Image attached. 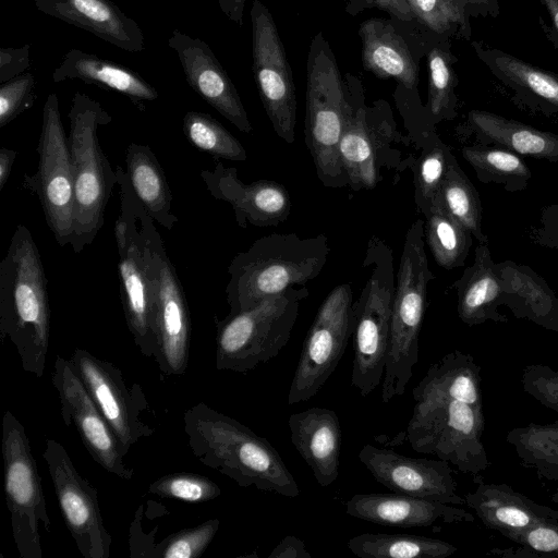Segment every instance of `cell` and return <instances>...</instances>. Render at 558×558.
I'll list each match as a JSON object with an SVG mask.
<instances>
[{"label": "cell", "instance_id": "cell-1", "mask_svg": "<svg viewBox=\"0 0 558 558\" xmlns=\"http://www.w3.org/2000/svg\"><path fill=\"white\" fill-rule=\"evenodd\" d=\"M481 366L454 350L427 369L412 390L415 401L405 439L420 453L448 461L462 473L480 474L490 465L484 432Z\"/></svg>", "mask_w": 558, "mask_h": 558}, {"label": "cell", "instance_id": "cell-2", "mask_svg": "<svg viewBox=\"0 0 558 558\" xmlns=\"http://www.w3.org/2000/svg\"><path fill=\"white\" fill-rule=\"evenodd\" d=\"M183 429L192 454L240 487L254 486L288 498L300 495L278 451L235 418L198 402L185 411Z\"/></svg>", "mask_w": 558, "mask_h": 558}, {"label": "cell", "instance_id": "cell-3", "mask_svg": "<svg viewBox=\"0 0 558 558\" xmlns=\"http://www.w3.org/2000/svg\"><path fill=\"white\" fill-rule=\"evenodd\" d=\"M47 277L37 244L19 225L0 262V338L16 349L24 372L41 377L50 337Z\"/></svg>", "mask_w": 558, "mask_h": 558}, {"label": "cell", "instance_id": "cell-4", "mask_svg": "<svg viewBox=\"0 0 558 558\" xmlns=\"http://www.w3.org/2000/svg\"><path fill=\"white\" fill-rule=\"evenodd\" d=\"M328 238L295 233L262 236L238 253L228 267L229 314L246 311L264 299L316 278L329 256Z\"/></svg>", "mask_w": 558, "mask_h": 558}, {"label": "cell", "instance_id": "cell-5", "mask_svg": "<svg viewBox=\"0 0 558 558\" xmlns=\"http://www.w3.org/2000/svg\"><path fill=\"white\" fill-rule=\"evenodd\" d=\"M351 109L349 82L342 77L328 40L318 32L307 54L304 133L318 180L325 187L348 186L340 142Z\"/></svg>", "mask_w": 558, "mask_h": 558}, {"label": "cell", "instance_id": "cell-6", "mask_svg": "<svg viewBox=\"0 0 558 558\" xmlns=\"http://www.w3.org/2000/svg\"><path fill=\"white\" fill-rule=\"evenodd\" d=\"M68 135L74 177V211L70 246L82 252L99 233L117 172L104 154L98 130L112 121L101 104L76 92L69 111Z\"/></svg>", "mask_w": 558, "mask_h": 558}, {"label": "cell", "instance_id": "cell-7", "mask_svg": "<svg viewBox=\"0 0 558 558\" xmlns=\"http://www.w3.org/2000/svg\"><path fill=\"white\" fill-rule=\"evenodd\" d=\"M434 279L425 252L424 222L415 220L405 234L397 274L390 338L381 383V401L402 396L418 361L427 286Z\"/></svg>", "mask_w": 558, "mask_h": 558}, {"label": "cell", "instance_id": "cell-8", "mask_svg": "<svg viewBox=\"0 0 558 558\" xmlns=\"http://www.w3.org/2000/svg\"><path fill=\"white\" fill-rule=\"evenodd\" d=\"M363 267L369 269V276L353 303L351 385L362 397H367L383 383L388 354L396 290L390 246L378 236H372L367 242Z\"/></svg>", "mask_w": 558, "mask_h": 558}, {"label": "cell", "instance_id": "cell-9", "mask_svg": "<svg viewBox=\"0 0 558 558\" xmlns=\"http://www.w3.org/2000/svg\"><path fill=\"white\" fill-rule=\"evenodd\" d=\"M308 289L291 287L217 322L216 368L246 373L276 357L289 341Z\"/></svg>", "mask_w": 558, "mask_h": 558}, {"label": "cell", "instance_id": "cell-10", "mask_svg": "<svg viewBox=\"0 0 558 558\" xmlns=\"http://www.w3.org/2000/svg\"><path fill=\"white\" fill-rule=\"evenodd\" d=\"M138 225L151 278L156 361L167 376L183 375L189 364L191 318L185 293L155 221L141 204Z\"/></svg>", "mask_w": 558, "mask_h": 558}, {"label": "cell", "instance_id": "cell-11", "mask_svg": "<svg viewBox=\"0 0 558 558\" xmlns=\"http://www.w3.org/2000/svg\"><path fill=\"white\" fill-rule=\"evenodd\" d=\"M120 186V214L113 234L119 256L118 272L121 303L130 333L145 357H155L154 295L151 278L138 225L141 203L131 187L125 170L116 167Z\"/></svg>", "mask_w": 558, "mask_h": 558}, {"label": "cell", "instance_id": "cell-12", "mask_svg": "<svg viewBox=\"0 0 558 558\" xmlns=\"http://www.w3.org/2000/svg\"><path fill=\"white\" fill-rule=\"evenodd\" d=\"M3 484L12 535L21 558H43L39 525L51 532L36 460L24 425L11 412L2 418Z\"/></svg>", "mask_w": 558, "mask_h": 558}, {"label": "cell", "instance_id": "cell-13", "mask_svg": "<svg viewBox=\"0 0 558 558\" xmlns=\"http://www.w3.org/2000/svg\"><path fill=\"white\" fill-rule=\"evenodd\" d=\"M37 153V171L24 174L22 186L38 197L54 240L65 246L72 235L74 177L69 138L54 93L47 96L44 105Z\"/></svg>", "mask_w": 558, "mask_h": 558}, {"label": "cell", "instance_id": "cell-14", "mask_svg": "<svg viewBox=\"0 0 558 558\" xmlns=\"http://www.w3.org/2000/svg\"><path fill=\"white\" fill-rule=\"evenodd\" d=\"M352 95V109L340 142V157L353 191L369 190L381 180V169L399 161L392 144L400 137L389 106L375 101L365 105L363 86L347 73Z\"/></svg>", "mask_w": 558, "mask_h": 558}, {"label": "cell", "instance_id": "cell-15", "mask_svg": "<svg viewBox=\"0 0 558 558\" xmlns=\"http://www.w3.org/2000/svg\"><path fill=\"white\" fill-rule=\"evenodd\" d=\"M353 333L350 283L333 288L319 306L306 333L288 393V404L314 397L335 372Z\"/></svg>", "mask_w": 558, "mask_h": 558}, {"label": "cell", "instance_id": "cell-16", "mask_svg": "<svg viewBox=\"0 0 558 558\" xmlns=\"http://www.w3.org/2000/svg\"><path fill=\"white\" fill-rule=\"evenodd\" d=\"M253 74L275 133L287 144L295 140L296 97L291 66L275 20L260 0L251 11Z\"/></svg>", "mask_w": 558, "mask_h": 558}, {"label": "cell", "instance_id": "cell-17", "mask_svg": "<svg viewBox=\"0 0 558 558\" xmlns=\"http://www.w3.org/2000/svg\"><path fill=\"white\" fill-rule=\"evenodd\" d=\"M46 461L65 525L84 558H109L112 537L106 529L98 492L74 466L65 448L47 439Z\"/></svg>", "mask_w": 558, "mask_h": 558}, {"label": "cell", "instance_id": "cell-18", "mask_svg": "<svg viewBox=\"0 0 558 558\" xmlns=\"http://www.w3.org/2000/svg\"><path fill=\"white\" fill-rule=\"evenodd\" d=\"M70 361L104 418L117 437L123 454L142 438L154 434L155 428L143 421L148 403L138 384L130 390L122 372L112 363L76 348Z\"/></svg>", "mask_w": 558, "mask_h": 558}, {"label": "cell", "instance_id": "cell-19", "mask_svg": "<svg viewBox=\"0 0 558 558\" xmlns=\"http://www.w3.org/2000/svg\"><path fill=\"white\" fill-rule=\"evenodd\" d=\"M51 381L59 397L60 412L65 426H75L84 447L105 471L131 481L134 476L133 468L125 463L117 437L70 360L57 356Z\"/></svg>", "mask_w": 558, "mask_h": 558}, {"label": "cell", "instance_id": "cell-20", "mask_svg": "<svg viewBox=\"0 0 558 558\" xmlns=\"http://www.w3.org/2000/svg\"><path fill=\"white\" fill-rule=\"evenodd\" d=\"M359 459L376 482L392 493L465 505V499L457 494V482L448 461L411 458L369 444L361 448Z\"/></svg>", "mask_w": 558, "mask_h": 558}, {"label": "cell", "instance_id": "cell-21", "mask_svg": "<svg viewBox=\"0 0 558 558\" xmlns=\"http://www.w3.org/2000/svg\"><path fill=\"white\" fill-rule=\"evenodd\" d=\"M168 46L177 53L190 87L238 130H253L231 78L204 40L174 29Z\"/></svg>", "mask_w": 558, "mask_h": 558}, {"label": "cell", "instance_id": "cell-22", "mask_svg": "<svg viewBox=\"0 0 558 558\" xmlns=\"http://www.w3.org/2000/svg\"><path fill=\"white\" fill-rule=\"evenodd\" d=\"M201 178L210 195L228 203L234 213L236 225L271 227L284 222L291 211V198L282 184L271 180L244 183L238 170L217 161L213 169H205Z\"/></svg>", "mask_w": 558, "mask_h": 558}, {"label": "cell", "instance_id": "cell-23", "mask_svg": "<svg viewBox=\"0 0 558 558\" xmlns=\"http://www.w3.org/2000/svg\"><path fill=\"white\" fill-rule=\"evenodd\" d=\"M477 58L512 95L517 106L546 118L558 116V74L507 51L472 40Z\"/></svg>", "mask_w": 558, "mask_h": 558}, {"label": "cell", "instance_id": "cell-24", "mask_svg": "<svg viewBox=\"0 0 558 558\" xmlns=\"http://www.w3.org/2000/svg\"><path fill=\"white\" fill-rule=\"evenodd\" d=\"M344 506L347 514L384 526L427 527L474 521L470 512L453 505L397 493L356 494Z\"/></svg>", "mask_w": 558, "mask_h": 558}, {"label": "cell", "instance_id": "cell-25", "mask_svg": "<svg viewBox=\"0 0 558 558\" xmlns=\"http://www.w3.org/2000/svg\"><path fill=\"white\" fill-rule=\"evenodd\" d=\"M47 15L85 29L128 52L145 49L140 25L111 0H32Z\"/></svg>", "mask_w": 558, "mask_h": 558}, {"label": "cell", "instance_id": "cell-26", "mask_svg": "<svg viewBox=\"0 0 558 558\" xmlns=\"http://www.w3.org/2000/svg\"><path fill=\"white\" fill-rule=\"evenodd\" d=\"M464 499L485 526L508 539L537 525L558 523L557 510L535 502L507 484L480 483Z\"/></svg>", "mask_w": 558, "mask_h": 558}, {"label": "cell", "instance_id": "cell-27", "mask_svg": "<svg viewBox=\"0 0 558 558\" xmlns=\"http://www.w3.org/2000/svg\"><path fill=\"white\" fill-rule=\"evenodd\" d=\"M293 446L312 470L322 487L331 485L339 475L341 427L335 411L310 408L290 415Z\"/></svg>", "mask_w": 558, "mask_h": 558}, {"label": "cell", "instance_id": "cell-28", "mask_svg": "<svg viewBox=\"0 0 558 558\" xmlns=\"http://www.w3.org/2000/svg\"><path fill=\"white\" fill-rule=\"evenodd\" d=\"M474 144L509 149L520 156L558 163V134L538 130L500 114L473 109L457 129Z\"/></svg>", "mask_w": 558, "mask_h": 558}, {"label": "cell", "instance_id": "cell-29", "mask_svg": "<svg viewBox=\"0 0 558 558\" xmlns=\"http://www.w3.org/2000/svg\"><path fill=\"white\" fill-rule=\"evenodd\" d=\"M496 266L501 280V306L519 319L558 332V298L544 278L527 265L512 260Z\"/></svg>", "mask_w": 558, "mask_h": 558}, {"label": "cell", "instance_id": "cell-30", "mask_svg": "<svg viewBox=\"0 0 558 558\" xmlns=\"http://www.w3.org/2000/svg\"><path fill=\"white\" fill-rule=\"evenodd\" d=\"M363 68L381 80L392 78L403 87L413 89L418 82L417 61L396 26L384 19H369L361 23Z\"/></svg>", "mask_w": 558, "mask_h": 558}, {"label": "cell", "instance_id": "cell-31", "mask_svg": "<svg viewBox=\"0 0 558 558\" xmlns=\"http://www.w3.org/2000/svg\"><path fill=\"white\" fill-rule=\"evenodd\" d=\"M66 80H80L117 92L141 109L144 108V101H153L159 97L158 92L132 69L75 48L62 57L52 73L54 83Z\"/></svg>", "mask_w": 558, "mask_h": 558}, {"label": "cell", "instance_id": "cell-32", "mask_svg": "<svg viewBox=\"0 0 558 558\" xmlns=\"http://www.w3.org/2000/svg\"><path fill=\"white\" fill-rule=\"evenodd\" d=\"M458 296V316L472 327L488 320L507 323L501 306V280L488 244L478 243L473 264L453 283Z\"/></svg>", "mask_w": 558, "mask_h": 558}, {"label": "cell", "instance_id": "cell-33", "mask_svg": "<svg viewBox=\"0 0 558 558\" xmlns=\"http://www.w3.org/2000/svg\"><path fill=\"white\" fill-rule=\"evenodd\" d=\"M125 165L128 179L138 202L155 222L171 231L179 219L172 213V193L151 148L145 144L130 143Z\"/></svg>", "mask_w": 558, "mask_h": 558}, {"label": "cell", "instance_id": "cell-34", "mask_svg": "<svg viewBox=\"0 0 558 558\" xmlns=\"http://www.w3.org/2000/svg\"><path fill=\"white\" fill-rule=\"evenodd\" d=\"M349 550L361 558H446L458 548L437 538L365 532L350 538Z\"/></svg>", "mask_w": 558, "mask_h": 558}, {"label": "cell", "instance_id": "cell-35", "mask_svg": "<svg viewBox=\"0 0 558 558\" xmlns=\"http://www.w3.org/2000/svg\"><path fill=\"white\" fill-rule=\"evenodd\" d=\"M458 59L451 51L450 37L434 34L427 51L428 94L427 111L434 123L453 120L458 112L456 87Z\"/></svg>", "mask_w": 558, "mask_h": 558}, {"label": "cell", "instance_id": "cell-36", "mask_svg": "<svg viewBox=\"0 0 558 558\" xmlns=\"http://www.w3.org/2000/svg\"><path fill=\"white\" fill-rule=\"evenodd\" d=\"M461 153L482 183H495L508 192H520L532 178L522 157L509 149L473 143L464 146Z\"/></svg>", "mask_w": 558, "mask_h": 558}, {"label": "cell", "instance_id": "cell-37", "mask_svg": "<svg viewBox=\"0 0 558 558\" xmlns=\"http://www.w3.org/2000/svg\"><path fill=\"white\" fill-rule=\"evenodd\" d=\"M435 202L460 222L478 243L488 244V236L482 227L483 209L480 195L453 155Z\"/></svg>", "mask_w": 558, "mask_h": 558}, {"label": "cell", "instance_id": "cell-38", "mask_svg": "<svg viewBox=\"0 0 558 558\" xmlns=\"http://www.w3.org/2000/svg\"><path fill=\"white\" fill-rule=\"evenodd\" d=\"M506 441L523 465L536 471L538 478L558 482V421L514 427Z\"/></svg>", "mask_w": 558, "mask_h": 558}, {"label": "cell", "instance_id": "cell-39", "mask_svg": "<svg viewBox=\"0 0 558 558\" xmlns=\"http://www.w3.org/2000/svg\"><path fill=\"white\" fill-rule=\"evenodd\" d=\"M425 219V242L435 262L447 270L463 266L473 242L472 234L437 202Z\"/></svg>", "mask_w": 558, "mask_h": 558}, {"label": "cell", "instance_id": "cell-40", "mask_svg": "<svg viewBox=\"0 0 558 558\" xmlns=\"http://www.w3.org/2000/svg\"><path fill=\"white\" fill-rule=\"evenodd\" d=\"M453 154L435 132L425 133L414 160V202L426 218L435 203Z\"/></svg>", "mask_w": 558, "mask_h": 558}, {"label": "cell", "instance_id": "cell-41", "mask_svg": "<svg viewBox=\"0 0 558 558\" xmlns=\"http://www.w3.org/2000/svg\"><path fill=\"white\" fill-rule=\"evenodd\" d=\"M183 133L187 141L216 159L245 161L247 154L242 144L211 116L187 111L183 117Z\"/></svg>", "mask_w": 558, "mask_h": 558}, {"label": "cell", "instance_id": "cell-42", "mask_svg": "<svg viewBox=\"0 0 558 558\" xmlns=\"http://www.w3.org/2000/svg\"><path fill=\"white\" fill-rule=\"evenodd\" d=\"M416 22L428 32L471 40L470 19L457 0H411Z\"/></svg>", "mask_w": 558, "mask_h": 558}, {"label": "cell", "instance_id": "cell-43", "mask_svg": "<svg viewBox=\"0 0 558 558\" xmlns=\"http://www.w3.org/2000/svg\"><path fill=\"white\" fill-rule=\"evenodd\" d=\"M219 526L218 519H210L173 532L160 543L154 542L146 558H198L214 539Z\"/></svg>", "mask_w": 558, "mask_h": 558}, {"label": "cell", "instance_id": "cell-44", "mask_svg": "<svg viewBox=\"0 0 558 558\" xmlns=\"http://www.w3.org/2000/svg\"><path fill=\"white\" fill-rule=\"evenodd\" d=\"M147 493L161 498L187 502H206L221 495L220 487L209 477L195 473H172L155 480Z\"/></svg>", "mask_w": 558, "mask_h": 558}, {"label": "cell", "instance_id": "cell-45", "mask_svg": "<svg viewBox=\"0 0 558 558\" xmlns=\"http://www.w3.org/2000/svg\"><path fill=\"white\" fill-rule=\"evenodd\" d=\"M37 98L36 78L23 73L0 85V128H4L29 109Z\"/></svg>", "mask_w": 558, "mask_h": 558}, {"label": "cell", "instance_id": "cell-46", "mask_svg": "<svg viewBox=\"0 0 558 558\" xmlns=\"http://www.w3.org/2000/svg\"><path fill=\"white\" fill-rule=\"evenodd\" d=\"M521 384L525 393L558 413V369L544 364L526 365Z\"/></svg>", "mask_w": 558, "mask_h": 558}, {"label": "cell", "instance_id": "cell-47", "mask_svg": "<svg viewBox=\"0 0 558 558\" xmlns=\"http://www.w3.org/2000/svg\"><path fill=\"white\" fill-rule=\"evenodd\" d=\"M541 557L558 558V523L537 525L509 538Z\"/></svg>", "mask_w": 558, "mask_h": 558}, {"label": "cell", "instance_id": "cell-48", "mask_svg": "<svg viewBox=\"0 0 558 558\" xmlns=\"http://www.w3.org/2000/svg\"><path fill=\"white\" fill-rule=\"evenodd\" d=\"M376 8L387 12L396 21L402 23L416 22L408 0H347L345 12L355 16L360 12Z\"/></svg>", "mask_w": 558, "mask_h": 558}, {"label": "cell", "instance_id": "cell-49", "mask_svg": "<svg viewBox=\"0 0 558 558\" xmlns=\"http://www.w3.org/2000/svg\"><path fill=\"white\" fill-rule=\"evenodd\" d=\"M533 244L558 252V204L545 206L538 223L530 231Z\"/></svg>", "mask_w": 558, "mask_h": 558}, {"label": "cell", "instance_id": "cell-50", "mask_svg": "<svg viewBox=\"0 0 558 558\" xmlns=\"http://www.w3.org/2000/svg\"><path fill=\"white\" fill-rule=\"evenodd\" d=\"M31 65L29 45L0 49V83L8 82L27 70Z\"/></svg>", "mask_w": 558, "mask_h": 558}, {"label": "cell", "instance_id": "cell-51", "mask_svg": "<svg viewBox=\"0 0 558 558\" xmlns=\"http://www.w3.org/2000/svg\"><path fill=\"white\" fill-rule=\"evenodd\" d=\"M269 558H311L302 539L293 535L283 537L268 555Z\"/></svg>", "mask_w": 558, "mask_h": 558}, {"label": "cell", "instance_id": "cell-52", "mask_svg": "<svg viewBox=\"0 0 558 558\" xmlns=\"http://www.w3.org/2000/svg\"><path fill=\"white\" fill-rule=\"evenodd\" d=\"M465 15L471 17H498L500 5L498 0H457Z\"/></svg>", "mask_w": 558, "mask_h": 558}, {"label": "cell", "instance_id": "cell-53", "mask_svg": "<svg viewBox=\"0 0 558 558\" xmlns=\"http://www.w3.org/2000/svg\"><path fill=\"white\" fill-rule=\"evenodd\" d=\"M541 3L547 11L548 24L539 16V26L546 38L558 49V0H541Z\"/></svg>", "mask_w": 558, "mask_h": 558}, {"label": "cell", "instance_id": "cell-54", "mask_svg": "<svg viewBox=\"0 0 558 558\" xmlns=\"http://www.w3.org/2000/svg\"><path fill=\"white\" fill-rule=\"evenodd\" d=\"M221 12L238 26H243L246 0H217Z\"/></svg>", "mask_w": 558, "mask_h": 558}, {"label": "cell", "instance_id": "cell-55", "mask_svg": "<svg viewBox=\"0 0 558 558\" xmlns=\"http://www.w3.org/2000/svg\"><path fill=\"white\" fill-rule=\"evenodd\" d=\"M17 151L2 147L0 149V191L3 190L9 181L13 163L17 157Z\"/></svg>", "mask_w": 558, "mask_h": 558}, {"label": "cell", "instance_id": "cell-56", "mask_svg": "<svg viewBox=\"0 0 558 558\" xmlns=\"http://www.w3.org/2000/svg\"><path fill=\"white\" fill-rule=\"evenodd\" d=\"M553 502L558 504V489L550 497Z\"/></svg>", "mask_w": 558, "mask_h": 558}, {"label": "cell", "instance_id": "cell-57", "mask_svg": "<svg viewBox=\"0 0 558 558\" xmlns=\"http://www.w3.org/2000/svg\"><path fill=\"white\" fill-rule=\"evenodd\" d=\"M410 1H411V0H408L409 4H410Z\"/></svg>", "mask_w": 558, "mask_h": 558}]
</instances>
